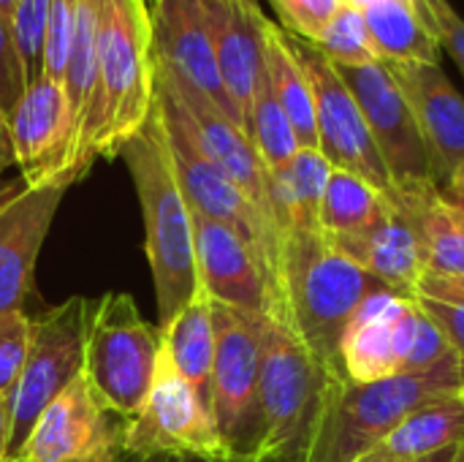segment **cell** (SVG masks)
I'll use <instances>...</instances> for the list:
<instances>
[{
	"label": "cell",
	"instance_id": "obj_29",
	"mask_svg": "<svg viewBox=\"0 0 464 462\" xmlns=\"http://www.w3.org/2000/svg\"><path fill=\"white\" fill-rule=\"evenodd\" d=\"M397 204L381 193L375 185H370L367 180L334 169L321 202V212H318V231L324 237H348V234H359L364 229H370L372 223H378L389 210H394Z\"/></svg>",
	"mask_w": 464,
	"mask_h": 462
},
{
	"label": "cell",
	"instance_id": "obj_43",
	"mask_svg": "<svg viewBox=\"0 0 464 462\" xmlns=\"http://www.w3.org/2000/svg\"><path fill=\"white\" fill-rule=\"evenodd\" d=\"M24 188V182L16 177V180H0V207L14 196V193H19Z\"/></svg>",
	"mask_w": 464,
	"mask_h": 462
},
{
	"label": "cell",
	"instance_id": "obj_1",
	"mask_svg": "<svg viewBox=\"0 0 464 462\" xmlns=\"http://www.w3.org/2000/svg\"><path fill=\"white\" fill-rule=\"evenodd\" d=\"M155 103L152 87V22L144 0H103L95 87L82 131L76 182L98 158H117L141 131Z\"/></svg>",
	"mask_w": 464,
	"mask_h": 462
},
{
	"label": "cell",
	"instance_id": "obj_49",
	"mask_svg": "<svg viewBox=\"0 0 464 462\" xmlns=\"http://www.w3.org/2000/svg\"><path fill=\"white\" fill-rule=\"evenodd\" d=\"M451 462H464V444L457 449V455H454V460Z\"/></svg>",
	"mask_w": 464,
	"mask_h": 462
},
{
	"label": "cell",
	"instance_id": "obj_34",
	"mask_svg": "<svg viewBox=\"0 0 464 462\" xmlns=\"http://www.w3.org/2000/svg\"><path fill=\"white\" fill-rule=\"evenodd\" d=\"M280 16V27L302 41H315L337 14L343 0H269Z\"/></svg>",
	"mask_w": 464,
	"mask_h": 462
},
{
	"label": "cell",
	"instance_id": "obj_4",
	"mask_svg": "<svg viewBox=\"0 0 464 462\" xmlns=\"http://www.w3.org/2000/svg\"><path fill=\"white\" fill-rule=\"evenodd\" d=\"M459 354L416 376H392L372 384L326 378L294 462H353L367 457L411 411L459 392Z\"/></svg>",
	"mask_w": 464,
	"mask_h": 462
},
{
	"label": "cell",
	"instance_id": "obj_6",
	"mask_svg": "<svg viewBox=\"0 0 464 462\" xmlns=\"http://www.w3.org/2000/svg\"><path fill=\"white\" fill-rule=\"evenodd\" d=\"M155 103L163 117L171 166L190 210L204 218L220 221L245 237V242L253 248L266 275V283L275 297V310H277L275 319L280 321V245H283L280 231L253 207V202L228 180V174L201 150V144L196 142L193 131L188 128L177 106L158 87H155Z\"/></svg>",
	"mask_w": 464,
	"mask_h": 462
},
{
	"label": "cell",
	"instance_id": "obj_39",
	"mask_svg": "<svg viewBox=\"0 0 464 462\" xmlns=\"http://www.w3.org/2000/svg\"><path fill=\"white\" fill-rule=\"evenodd\" d=\"M0 462H11V411H8V395H0Z\"/></svg>",
	"mask_w": 464,
	"mask_h": 462
},
{
	"label": "cell",
	"instance_id": "obj_41",
	"mask_svg": "<svg viewBox=\"0 0 464 462\" xmlns=\"http://www.w3.org/2000/svg\"><path fill=\"white\" fill-rule=\"evenodd\" d=\"M459 447H462V444H459ZM459 447H454V449H446V452H438V455H430V457H416V460H394V457H378V455H367V457H359V460H353V462H451Z\"/></svg>",
	"mask_w": 464,
	"mask_h": 462
},
{
	"label": "cell",
	"instance_id": "obj_51",
	"mask_svg": "<svg viewBox=\"0 0 464 462\" xmlns=\"http://www.w3.org/2000/svg\"><path fill=\"white\" fill-rule=\"evenodd\" d=\"M457 283H462V286H464V280H457Z\"/></svg>",
	"mask_w": 464,
	"mask_h": 462
},
{
	"label": "cell",
	"instance_id": "obj_5",
	"mask_svg": "<svg viewBox=\"0 0 464 462\" xmlns=\"http://www.w3.org/2000/svg\"><path fill=\"white\" fill-rule=\"evenodd\" d=\"M163 332L150 324L130 294L111 291L92 300L84 340V381L120 419H130L155 381Z\"/></svg>",
	"mask_w": 464,
	"mask_h": 462
},
{
	"label": "cell",
	"instance_id": "obj_14",
	"mask_svg": "<svg viewBox=\"0 0 464 462\" xmlns=\"http://www.w3.org/2000/svg\"><path fill=\"white\" fill-rule=\"evenodd\" d=\"M122 455V419L114 422L79 376L35 419L19 462H120Z\"/></svg>",
	"mask_w": 464,
	"mask_h": 462
},
{
	"label": "cell",
	"instance_id": "obj_18",
	"mask_svg": "<svg viewBox=\"0 0 464 462\" xmlns=\"http://www.w3.org/2000/svg\"><path fill=\"white\" fill-rule=\"evenodd\" d=\"M193 234L198 286L209 294V300L250 316L275 319L277 310L272 289L245 237L198 212H193Z\"/></svg>",
	"mask_w": 464,
	"mask_h": 462
},
{
	"label": "cell",
	"instance_id": "obj_42",
	"mask_svg": "<svg viewBox=\"0 0 464 462\" xmlns=\"http://www.w3.org/2000/svg\"><path fill=\"white\" fill-rule=\"evenodd\" d=\"M446 193H451V196H459L464 199V161L457 166V172L451 174V180H449V188H443Z\"/></svg>",
	"mask_w": 464,
	"mask_h": 462
},
{
	"label": "cell",
	"instance_id": "obj_31",
	"mask_svg": "<svg viewBox=\"0 0 464 462\" xmlns=\"http://www.w3.org/2000/svg\"><path fill=\"white\" fill-rule=\"evenodd\" d=\"M313 46L324 57H329L337 68H356V65L381 63L362 8H356L345 0L337 8V14L329 19V25L318 33Z\"/></svg>",
	"mask_w": 464,
	"mask_h": 462
},
{
	"label": "cell",
	"instance_id": "obj_8",
	"mask_svg": "<svg viewBox=\"0 0 464 462\" xmlns=\"http://www.w3.org/2000/svg\"><path fill=\"white\" fill-rule=\"evenodd\" d=\"M92 300L68 297L65 302L30 319V343L19 378L8 395L11 411V462L44 414V408L84 373V340Z\"/></svg>",
	"mask_w": 464,
	"mask_h": 462
},
{
	"label": "cell",
	"instance_id": "obj_24",
	"mask_svg": "<svg viewBox=\"0 0 464 462\" xmlns=\"http://www.w3.org/2000/svg\"><path fill=\"white\" fill-rule=\"evenodd\" d=\"M334 166L318 147H299L291 163L269 174V193L280 237L285 231H318V212Z\"/></svg>",
	"mask_w": 464,
	"mask_h": 462
},
{
	"label": "cell",
	"instance_id": "obj_17",
	"mask_svg": "<svg viewBox=\"0 0 464 462\" xmlns=\"http://www.w3.org/2000/svg\"><path fill=\"white\" fill-rule=\"evenodd\" d=\"M152 22V60L174 74L188 87L209 98L242 131V117L226 93L218 71L207 16L201 0H155L150 5Z\"/></svg>",
	"mask_w": 464,
	"mask_h": 462
},
{
	"label": "cell",
	"instance_id": "obj_37",
	"mask_svg": "<svg viewBox=\"0 0 464 462\" xmlns=\"http://www.w3.org/2000/svg\"><path fill=\"white\" fill-rule=\"evenodd\" d=\"M27 90V74L24 63L11 30V19L5 11H0V112L8 114L16 101Z\"/></svg>",
	"mask_w": 464,
	"mask_h": 462
},
{
	"label": "cell",
	"instance_id": "obj_7",
	"mask_svg": "<svg viewBox=\"0 0 464 462\" xmlns=\"http://www.w3.org/2000/svg\"><path fill=\"white\" fill-rule=\"evenodd\" d=\"M258 349L261 436L256 462H294L304 444L324 373L294 329L272 316H258Z\"/></svg>",
	"mask_w": 464,
	"mask_h": 462
},
{
	"label": "cell",
	"instance_id": "obj_28",
	"mask_svg": "<svg viewBox=\"0 0 464 462\" xmlns=\"http://www.w3.org/2000/svg\"><path fill=\"white\" fill-rule=\"evenodd\" d=\"M424 248L430 275L464 280V218L443 191H432L402 210Z\"/></svg>",
	"mask_w": 464,
	"mask_h": 462
},
{
	"label": "cell",
	"instance_id": "obj_9",
	"mask_svg": "<svg viewBox=\"0 0 464 462\" xmlns=\"http://www.w3.org/2000/svg\"><path fill=\"white\" fill-rule=\"evenodd\" d=\"M122 449L139 457L239 462L218 433L207 400L177 373L163 349L147 400L130 419H122Z\"/></svg>",
	"mask_w": 464,
	"mask_h": 462
},
{
	"label": "cell",
	"instance_id": "obj_48",
	"mask_svg": "<svg viewBox=\"0 0 464 462\" xmlns=\"http://www.w3.org/2000/svg\"><path fill=\"white\" fill-rule=\"evenodd\" d=\"M345 3H351V5H356V8H364V5H370L372 0H345Z\"/></svg>",
	"mask_w": 464,
	"mask_h": 462
},
{
	"label": "cell",
	"instance_id": "obj_23",
	"mask_svg": "<svg viewBox=\"0 0 464 462\" xmlns=\"http://www.w3.org/2000/svg\"><path fill=\"white\" fill-rule=\"evenodd\" d=\"M362 14L381 63H440L443 46L421 0H372Z\"/></svg>",
	"mask_w": 464,
	"mask_h": 462
},
{
	"label": "cell",
	"instance_id": "obj_36",
	"mask_svg": "<svg viewBox=\"0 0 464 462\" xmlns=\"http://www.w3.org/2000/svg\"><path fill=\"white\" fill-rule=\"evenodd\" d=\"M449 354H454L451 343L446 340L440 327L419 308L416 324H413V338H411V351H408V362H405V373L402 376L424 373V370L435 368L438 362H443Z\"/></svg>",
	"mask_w": 464,
	"mask_h": 462
},
{
	"label": "cell",
	"instance_id": "obj_27",
	"mask_svg": "<svg viewBox=\"0 0 464 462\" xmlns=\"http://www.w3.org/2000/svg\"><path fill=\"white\" fill-rule=\"evenodd\" d=\"M163 332V351L177 368V373L196 387V392L209 406V376L215 362V316L212 300L198 286L196 297L185 305V310L160 329Z\"/></svg>",
	"mask_w": 464,
	"mask_h": 462
},
{
	"label": "cell",
	"instance_id": "obj_47",
	"mask_svg": "<svg viewBox=\"0 0 464 462\" xmlns=\"http://www.w3.org/2000/svg\"><path fill=\"white\" fill-rule=\"evenodd\" d=\"M11 8H14V0H0V11L11 14Z\"/></svg>",
	"mask_w": 464,
	"mask_h": 462
},
{
	"label": "cell",
	"instance_id": "obj_45",
	"mask_svg": "<svg viewBox=\"0 0 464 462\" xmlns=\"http://www.w3.org/2000/svg\"><path fill=\"white\" fill-rule=\"evenodd\" d=\"M457 373H459V395H462L464 400V354H459V368H457Z\"/></svg>",
	"mask_w": 464,
	"mask_h": 462
},
{
	"label": "cell",
	"instance_id": "obj_26",
	"mask_svg": "<svg viewBox=\"0 0 464 462\" xmlns=\"http://www.w3.org/2000/svg\"><path fill=\"white\" fill-rule=\"evenodd\" d=\"M264 68L277 103L294 125L299 147H318L315 101L302 63L296 60L285 30L266 16L264 22Z\"/></svg>",
	"mask_w": 464,
	"mask_h": 462
},
{
	"label": "cell",
	"instance_id": "obj_40",
	"mask_svg": "<svg viewBox=\"0 0 464 462\" xmlns=\"http://www.w3.org/2000/svg\"><path fill=\"white\" fill-rule=\"evenodd\" d=\"M14 166V150H11V136H8V123L5 114L0 112V174Z\"/></svg>",
	"mask_w": 464,
	"mask_h": 462
},
{
	"label": "cell",
	"instance_id": "obj_15",
	"mask_svg": "<svg viewBox=\"0 0 464 462\" xmlns=\"http://www.w3.org/2000/svg\"><path fill=\"white\" fill-rule=\"evenodd\" d=\"M152 84L177 106V112L193 131L201 150L228 174V180L253 202V207L277 229L272 193H269V172L264 169L247 133L231 117H226L209 98H204L198 90L179 82L155 60H152Z\"/></svg>",
	"mask_w": 464,
	"mask_h": 462
},
{
	"label": "cell",
	"instance_id": "obj_19",
	"mask_svg": "<svg viewBox=\"0 0 464 462\" xmlns=\"http://www.w3.org/2000/svg\"><path fill=\"white\" fill-rule=\"evenodd\" d=\"M402 90L424 136L438 188L464 161V98L440 63H383Z\"/></svg>",
	"mask_w": 464,
	"mask_h": 462
},
{
	"label": "cell",
	"instance_id": "obj_32",
	"mask_svg": "<svg viewBox=\"0 0 464 462\" xmlns=\"http://www.w3.org/2000/svg\"><path fill=\"white\" fill-rule=\"evenodd\" d=\"M419 308L440 327V332L446 335V340L451 343V349L457 354H464V286L451 280V278H440V275H430L421 280L419 294H416Z\"/></svg>",
	"mask_w": 464,
	"mask_h": 462
},
{
	"label": "cell",
	"instance_id": "obj_38",
	"mask_svg": "<svg viewBox=\"0 0 464 462\" xmlns=\"http://www.w3.org/2000/svg\"><path fill=\"white\" fill-rule=\"evenodd\" d=\"M421 5L438 33L440 46L454 57V63L464 74V19L449 0H421Z\"/></svg>",
	"mask_w": 464,
	"mask_h": 462
},
{
	"label": "cell",
	"instance_id": "obj_33",
	"mask_svg": "<svg viewBox=\"0 0 464 462\" xmlns=\"http://www.w3.org/2000/svg\"><path fill=\"white\" fill-rule=\"evenodd\" d=\"M49 5L52 0H14L8 14L11 30L24 63L27 84L44 76V46H46V27H49Z\"/></svg>",
	"mask_w": 464,
	"mask_h": 462
},
{
	"label": "cell",
	"instance_id": "obj_12",
	"mask_svg": "<svg viewBox=\"0 0 464 462\" xmlns=\"http://www.w3.org/2000/svg\"><path fill=\"white\" fill-rule=\"evenodd\" d=\"M288 44L302 63L313 101H315V125H318V150L329 158L334 169L351 172L370 185H375L381 193H386L397 207V188L392 182V174L381 158V150L370 133V125L364 120L362 106L356 103L353 93L343 82L340 71L329 57H324L310 41H302L291 33Z\"/></svg>",
	"mask_w": 464,
	"mask_h": 462
},
{
	"label": "cell",
	"instance_id": "obj_25",
	"mask_svg": "<svg viewBox=\"0 0 464 462\" xmlns=\"http://www.w3.org/2000/svg\"><path fill=\"white\" fill-rule=\"evenodd\" d=\"M464 444V400L462 395L435 398L411 411L370 455L416 460L430 457Z\"/></svg>",
	"mask_w": 464,
	"mask_h": 462
},
{
	"label": "cell",
	"instance_id": "obj_21",
	"mask_svg": "<svg viewBox=\"0 0 464 462\" xmlns=\"http://www.w3.org/2000/svg\"><path fill=\"white\" fill-rule=\"evenodd\" d=\"M215 60L242 125L264 74V22L258 0H201Z\"/></svg>",
	"mask_w": 464,
	"mask_h": 462
},
{
	"label": "cell",
	"instance_id": "obj_44",
	"mask_svg": "<svg viewBox=\"0 0 464 462\" xmlns=\"http://www.w3.org/2000/svg\"><path fill=\"white\" fill-rule=\"evenodd\" d=\"M120 462H196V460H182V457H163V455H158V457H139V455H122V460Z\"/></svg>",
	"mask_w": 464,
	"mask_h": 462
},
{
	"label": "cell",
	"instance_id": "obj_22",
	"mask_svg": "<svg viewBox=\"0 0 464 462\" xmlns=\"http://www.w3.org/2000/svg\"><path fill=\"white\" fill-rule=\"evenodd\" d=\"M326 240L386 289L411 300H416L419 286L430 272L416 226L400 207L389 210L378 223L359 234Z\"/></svg>",
	"mask_w": 464,
	"mask_h": 462
},
{
	"label": "cell",
	"instance_id": "obj_13",
	"mask_svg": "<svg viewBox=\"0 0 464 462\" xmlns=\"http://www.w3.org/2000/svg\"><path fill=\"white\" fill-rule=\"evenodd\" d=\"M14 166L24 188L73 185L76 125L63 82L38 76L5 114Z\"/></svg>",
	"mask_w": 464,
	"mask_h": 462
},
{
	"label": "cell",
	"instance_id": "obj_20",
	"mask_svg": "<svg viewBox=\"0 0 464 462\" xmlns=\"http://www.w3.org/2000/svg\"><path fill=\"white\" fill-rule=\"evenodd\" d=\"M68 185L22 188L0 207V316L22 313L35 286L38 253Z\"/></svg>",
	"mask_w": 464,
	"mask_h": 462
},
{
	"label": "cell",
	"instance_id": "obj_50",
	"mask_svg": "<svg viewBox=\"0 0 464 462\" xmlns=\"http://www.w3.org/2000/svg\"><path fill=\"white\" fill-rule=\"evenodd\" d=\"M144 3H147V8H150V5H152V3H155V0H144Z\"/></svg>",
	"mask_w": 464,
	"mask_h": 462
},
{
	"label": "cell",
	"instance_id": "obj_35",
	"mask_svg": "<svg viewBox=\"0 0 464 462\" xmlns=\"http://www.w3.org/2000/svg\"><path fill=\"white\" fill-rule=\"evenodd\" d=\"M27 343L30 316L24 310L0 316V395H11L27 354Z\"/></svg>",
	"mask_w": 464,
	"mask_h": 462
},
{
	"label": "cell",
	"instance_id": "obj_30",
	"mask_svg": "<svg viewBox=\"0 0 464 462\" xmlns=\"http://www.w3.org/2000/svg\"><path fill=\"white\" fill-rule=\"evenodd\" d=\"M245 133L250 139V144L256 147L264 169L269 174L285 169L291 163V158L299 152V139L294 133L291 120L285 117L283 106L277 103L272 84L266 79V68L261 74V82L256 87L253 95V106L247 112V123H245Z\"/></svg>",
	"mask_w": 464,
	"mask_h": 462
},
{
	"label": "cell",
	"instance_id": "obj_11",
	"mask_svg": "<svg viewBox=\"0 0 464 462\" xmlns=\"http://www.w3.org/2000/svg\"><path fill=\"white\" fill-rule=\"evenodd\" d=\"M337 71L364 112L370 133L397 188L400 210L416 204L432 191H443L435 182L430 152L419 131V123L402 90L392 79L389 68L383 63H370V65L337 68Z\"/></svg>",
	"mask_w": 464,
	"mask_h": 462
},
{
	"label": "cell",
	"instance_id": "obj_46",
	"mask_svg": "<svg viewBox=\"0 0 464 462\" xmlns=\"http://www.w3.org/2000/svg\"><path fill=\"white\" fill-rule=\"evenodd\" d=\"M443 193H446V191H443ZM446 196L451 199V204H454V207H457V210L462 212V218H464V199H459V196H451V193H446Z\"/></svg>",
	"mask_w": 464,
	"mask_h": 462
},
{
	"label": "cell",
	"instance_id": "obj_10",
	"mask_svg": "<svg viewBox=\"0 0 464 462\" xmlns=\"http://www.w3.org/2000/svg\"><path fill=\"white\" fill-rule=\"evenodd\" d=\"M215 362L209 376V414L239 462H256L258 414V316L212 302Z\"/></svg>",
	"mask_w": 464,
	"mask_h": 462
},
{
	"label": "cell",
	"instance_id": "obj_3",
	"mask_svg": "<svg viewBox=\"0 0 464 462\" xmlns=\"http://www.w3.org/2000/svg\"><path fill=\"white\" fill-rule=\"evenodd\" d=\"M136 185L144 253L158 300V327H169L198 291L193 210L177 182L158 103L141 131L120 152Z\"/></svg>",
	"mask_w": 464,
	"mask_h": 462
},
{
	"label": "cell",
	"instance_id": "obj_16",
	"mask_svg": "<svg viewBox=\"0 0 464 462\" xmlns=\"http://www.w3.org/2000/svg\"><path fill=\"white\" fill-rule=\"evenodd\" d=\"M419 305L397 291L370 294L340 340V368L353 384H372L405 373Z\"/></svg>",
	"mask_w": 464,
	"mask_h": 462
},
{
	"label": "cell",
	"instance_id": "obj_2",
	"mask_svg": "<svg viewBox=\"0 0 464 462\" xmlns=\"http://www.w3.org/2000/svg\"><path fill=\"white\" fill-rule=\"evenodd\" d=\"M386 286L343 256L321 231H285L280 245V321L326 378H345L340 340L356 308ZM392 291V289H389Z\"/></svg>",
	"mask_w": 464,
	"mask_h": 462
},
{
	"label": "cell",
	"instance_id": "obj_52",
	"mask_svg": "<svg viewBox=\"0 0 464 462\" xmlns=\"http://www.w3.org/2000/svg\"><path fill=\"white\" fill-rule=\"evenodd\" d=\"M258 3H261V0H258Z\"/></svg>",
	"mask_w": 464,
	"mask_h": 462
}]
</instances>
